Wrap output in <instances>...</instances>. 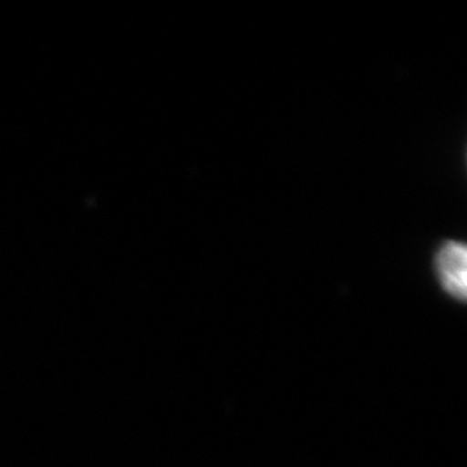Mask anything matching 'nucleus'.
<instances>
[{
    "instance_id": "obj_1",
    "label": "nucleus",
    "mask_w": 467,
    "mask_h": 467,
    "mask_svg": "<svg viewBox=\"0 0 467 467\" xmlns=\"http://www.w3.org/2000/svg\"><path fill=\"white\" fill-rule=\"evenodd\" d=\"M434 268L443 291L451 298L464 300L467 295V251L461 243L449 241L434 256Z\"/></svg>"
}]
</instances>
